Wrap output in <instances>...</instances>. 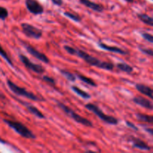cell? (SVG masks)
<instances>
[{
	"mask_svg": "<svg viewBox=\"0 0 153 153\" xmlns=\"http://www.w3.org/2000/svg\"><path fill=\"white\" fill-rule=\"evenodd\" d=\"M64 49L68 54L82 58L87 64L91 66H93V67H98V68L103 69V70H109V71L113 70L114 67V65L112 63L98 59V58L92 56L90 54L87 53L84 50L79 49L78 48L76 49V48L72 47V46H68V45H64Z\"/></svg>",
	"mask_w": 153,
	"mask_h": 153,
	"instance_id": "cell-1",
	"label": "cell"
},
{
	"mask_svg": "<svg viewBox=\"0 0 153 153\" xmlns=\"http://www.w3.org/2000/svg\"><path fill=\"white\" fill-rule=\"evenodd\" d=\"M3 121H4L6 125H7L13 131H16L21 137L26 139H32V140L37 138L35 134L22 123L19 122V121L11 120L7 119H3Z\"/></svg>",
	"mask_w": 153,
	"mask_h": 153,
	"instance_id": "cell-2",
	"label": "cell"
},
{
	"mask_svg": "<svg viewBox=\"0 0 153 153\" xmlns=\"http://www.w3.org/2000/svg\"><path fill=\"white\" fill-rule=\"evenodd\" d=\"M7 87H8L9 89H10L13 94H16V95L17 96H19V97H25V98H27L28 99V100L35 102L46 101L44 98L38 97V96L33 94L32 92L28 91L25 88H22V87L18 86L17 85H16L14 82H13L11 80H10V79H7Z\"/></svg>",
	"mask_w": 153,
	"mask_h": 153,
	"instance_id": "cell-3",
	"label": "cell"
},
{
	"mask_svg": "<svg viewBox=\"0 0 153 153\" xmlns=\"http://www.w3.org/2000/svg\"><path fill=\"white\" fill-rule=\"evenodd\" d=\"M56 103L58 107L59 108H61L65 114H67L69 117L73 119V120L76 121V123H78L81 124V125H83L87 127L94 126L93 123L91 122V120H89L87 119V118L81 116V115H79V114L76 113L73 109L70 108L68 107L67 105H66L64 103L61 102L60 101H56Z\"/></svg>",
	"mask_w": 153,
	"mask_h": 153,
	"instance_id": "cell-4",
	"label": "cell"
},
{
	"mask_svg": "<svg viewBox=\"0 0 153 153\" xmlns=\"http://www.w3.org/2000/svg\"><path fill=\"white\" fill-rule=\"evenodd\" d=\"M85 108L87 110L90 111L95 115H97L105 123L113 126H117L119 123V120L116 117L104 114V112L99 108V106L94 104V103H87L85 105Z\"/></svg>",
	"mask_w": 153,
	"mask_h": 153,
	"instance_id": "cell-5",
	"label": "cell"
},
{
	"mask_svg": "<svg viewBox=\"0 0 153 153\" xmlns=\"http://www.w3.org/2000/svg\"><path fill=\"white\" fill-rule=\"evenodd\" d=\"M21 28L23 34L28 38L39 40L43 36V31L33 25L27 22H23L21 24Z\"/></svg>",
	"mask_w": 153,
	"mask_h": 153,
	"instance_id": "cell-6",
	"label": "cell"
},
{
	"mask_svg": "<svg viewBox=\"0 0 153 153\" xmlns=\"http://www.w3.org/2000/svg\"><path fill=\"white\" fill-rule=\"evenodd\" d=\"M19 58L21 62H22V64L28 70L34 72L37 74H43V73H44L46 72V70H45V68L43 66L33 63L32 61H30L23 54H19Z\"/></svg>",
	"mask_w": 153,
	"mask_h": 153,
	"instance_id": "cell-7",
	"label": "cell"
},
{
	"mask_svg": "<svg viewBox=\"0 0 153 153\" xmlns=\"http://www.w3.org/2000/svg\"><path fill=\"white\" fill-rule=\"evenodd\" d=\"M23 45L24 46H25V49L27 50V52H28L31 56L37 58V60L40 61L41 62L44 63V64H49V63H50V60H49V58H48L44 53L39 52L37 49H36L35 48L33 47L31 45L27 44V43H23Z\"/></svg>",
	"mask_w": 153,
	"mask_h": 153,
	"instance_id": "cell-8",
	"label": "cell"
},
{
	"mask_svg": "<svg viewBox=\"0 0 153 153\" xmlns=\"http://www.w3.org/2000/svg\"><path fill=\"white\" fill-rule=\"evenodd\" d=\"M25 4L28 11L35 16L44 12V7L37 0H25Z\"/></svg>",
	"mask_w": 153,
	"mask_h": 153,
	"instance_id": "cell-9",
	"label": "cell"
},
{
	"mask_svg": "<svg viewBox=\"0 0 153 153\" xmlns=\"http://www.w3.org/2000/svg\"><path fill=\"white\" fill-rule=\"evenodd\" d=\"M98 46L100 49H103V50L108 51V52H113V53L119 54V55H129L130 52L127 50H124V49H121V48L117 47V46H109V45L105 44V43H102V42L100 41L98 42Z\"/></svg>",
	"mask_w": 153,
	"mask_h": 153,
	"instance_id": "cell-10",
	"label": "cell"
},
{
	"mask_svg": "<svg viewBox=\"0 0 153 153\" xmlns=\"http://www.w3.org/2000/svg\"><path fill=\"white\" fill-rule=\"evenodd\" d=\"M129 140L131 141V146H132L133 148H135V149L143 151H149L152 149L151 146H149L147 143H145L141 139L137 138V137H131Z\"/></svg>",
	"mask_w": 153,
	"mask_h": 153,
	"instance_id": "cell-11",
	"label": "cell"
},
{
	"mask_svg": "<svg viewBox=\"0 0 153 153\" xmlns=\"http://www.w3.org/2000/svg\"><path fill=\"white\" fill-rule=\"evenodd\" d=\"M131 100L134 104L137 105L141 106V107L148 109V110H153V103L144 97L137 96V97H133Z\"/></svg>",
	"mask_w": 153,
	"mask_h": 153,
	"instance_id": "cell-12",
	"label": "cell"
},
{
	"mask_svg": "<svg viewBox=\"0 0 153 153\" xmlns=\"http://www.w3.org/2000/svg\"><path fill=\"white\" fill-rule=\"evenodd\" d=\"M79 1L84 6L91 9L95 12L102 13L105 10V7L102 4H98V3H96L94 1H91V0H79Z\"/></svg>",
	"mask_w": 153,
	"mask_h": 153,
	"instance_id": "cell-13",
	"label": "cell"
},
{
	"mask_svg": "<svg viewBox=\"0 0 153 153\" xmlns=\"http://www.w3.org/2000/svg\"><path fill=\"white\" fill-rule=\"evenodd\" d=\"M135 88L142 94L146 96L153 100V89L152 88L144 85V84L137 83L135 85Z\"/></svg>",
	"mask_w": 153,
	"mask_h": 153,
	"instance_id": "cell-14",
	"label": "cell"
},
{
	"mask_svg": "<svg viewBox=\"0 0 153 153\" xmlns=\"http://www.w3.org/2000/svg\"><path fill=\"white\" fill-rule=\"evenodd\" d=\"M23 104L25 105L27 110H28V111H29V113H31V114H33L34 116H35L36 117L39 118V119H43V120L46 119V116H45V115L43 114L42 113V112L40 111L37 108H36L35 106L32 105L28 104V103H25V102H23Z\"/></svg>",
	"mask_w": 153,
	"mask_h": 153,
	"instance_id": "cell-15",
	"label": "cell"
},
{
	"mask_svg": "<svg viewBox=\"0 0 153 153\" xmlns=\"http://www.w3.org/2000/svg\"><path fill=\"white\" fill-rule=\"evenodd\" d=\"M135 117L137 120H139L140 122L146 123L153 125V115L146 114L142 113H137L135 114Z\"/></svg>",
	"mask_w": 153,
	"mask_h": 153,
	"instance_id": "cell-16",
	"label": "cell"
},
{
	"mask_svg": "<svg viewBox=\"0 0 153 153\" xmlns=\"http://www.w3.org/2000/svg\"><path fill=\"white\" fill-rule=\"evenodd\" d=\"M71 89L73 92L76 93L78 96L82 97V98L84 99V100H89V99L91 98V96L90 95L88 92L83 91V90H82L81 88H79V87L76 86V85H73V86H71Z\"/></svg>",
	"mask_w": 153,
	"mask_h": 153,
	"instance_id": "cell-17",
	"label": "cell"
},
{
	"mask_svg": "<svg viewBox=\"0 0 153 153\" xmlns=\"http://www.w3.org/2000/svg\"><path fill=\"white\" fill-rule=\"evenodd\" d=\"M76 77H77V79H79V80L82 81V82H84V83L87 84V85H90V86L91 87H94V88H95V87H97V84L92 79H91V78L87 77V76H84V75L80 74V73H76Z\"/></svg>",
	"mask_w": 153,
	"mask_h": 153,
	"instance_id": "cell-18",
	"label": "cell"
},
{
	"mask_svg": "<svg viewBox=\"0 0 153 153\" xmlns=\"http://www.w3.org/2000/svg\"><path fill=\"white\" fill-rule=\"evenodd\" d=\"M137 17L141 22L146 25L153 27V17L146 14V13H137Z\"/></svg>",
	"mask_w": 153,
	"mask_h": 153,
	"instance_id": "cell-19",
	"label": "cell"
},
{
	"mask_svg": "<svg viewBox=\"0 0 153 153\" xmlns=\"http://www.w3.org/2000/svg\"><path fill=\"white\" fill-rule=\"evenodd\" d=\"M116 67L119 70L126 73H131L134 70V68L126 63H117L116 64Z\"/></svg>",
	"mask_w": 153,
	"mask_h": 153,
	"instance_id": "cell-20",
	"label": "cell"
},
{
	"mask_svg": "<svg viewBox=\"0 0 153 153\" xmlns=\"http://www.w3.org/2000/svg\"><path fill=\"white\" fill-rule=\"evenodd\" d=\"M59 72L60 73L64 76V77H65L66 79H67L68 81H70V82H73L76 80V79H77L76 74H73V73H71V72L68 71V70H64V69H60Z\"/></svg>",
	"mask_w": 153,
	"mask_h": 153,
	"instance_id": "cell-21",
	"label": "cell"
},
{
	"mask_svg": "<svg viewBox=\"0 0 153 153\" xmlns=\"http://www.w3.org/2000/svg\"><path fill=\"white\" fill-rule=\"evenodd\" d=\"M64 15L65 16H67V18L71 19V20L74 21V22H81L82 19V18L81 17L78 13H73V12L71 11H65L64 13Z\"/></svg>",
	"mask_w": 153,
	"mask_h": 153,
	"instance_id": "cell-22",
	"label": "cell"
},
{
	"mask_svg": "<svg viewBox=\"0 0 153 153\" xmlns=\"http://www.w3.org/2000/svg\"><path fill=\"white\" fill-rule=\"evenodd\" d=\"M0 56H1V58H2L3 59H4V61H5L6 62L9 64V65L11 66L12 67H13V61H12V60L10 59V57L8 56L7 52H6L4 49H3V47L1 46V44H0Z\"/></svg>",
	"mask_w": 153,
	"mask_h": 153,
	"instance_id": "cell-23",
	"label": "cell"
},
{
	"mask_svg": "<svg viewBox=\"0 0 153 153\" xmlns=\"http://www.w3.org/2000/svg\"><path fill=\"white\" fill-rule=\"evenodd\" d=\"M41 79L43 80V82H46V84H48L49 85L52 87H55L56 85V82H55V79L51 76H43L41 77Z\"/></svg>",
	"mask_w": 153,
	"mask_h": 153,
	"instance_id": "cell-24",
	"label": "cell"
},
{
	"mask_svg": "<svg viewBox=\"0 0 153 153\" xmlns=\"http://www.w3.org/2000/svg\"><path fill=\"white\" fill-rule=\"evenodd\" d=\"M8 10L6 7L0 6V19L1 20H5L8 17Z\"/></svg>",
	"mask_w": 153,
	"mask_h": 153,
	"instance_id": "cell-25",
	"label": "cell"
},
{
	"mask_svg": "<svg viewBox=\"0 0 153 153\" xmlns=\"http://www.w3.org/2000/svg\"><path fill=\"white\" fill-rule=\"evenodd\" d=\"M140 35H141L142 37H143L144 40H146V41L153 43V35H152V34H149V33L147 32H141L140 33Z\"/></svg>",
	"mask_w": 153,
	"mask_h": 153,
	"instance_id": "cell-26",
	"label": "cell"
},
{
	"mask_svg": "<svg viewBox=\"0 0 153 153\" xmlns=\"http://www.w3.org/2000/svg\"><path fill=\"white\" fill-rule=\"evenodd\" d=\"M139 49H140V52L142 53L145 54V55H148V56H151L153 57V49H149V48H142V47H139Z\"/></svg>",
	"mask_w": 153,
	"mask_h": 153,
	"instance_id": "cell-27",
	"label": "cell"
},
{
	"mask_svg": "<svg viewBox=\"0 0 153 153\" xmlns=\"http://www.w3.org/2000/svg\"><path fill=\"white\" fill-rule=\"evenodd\" d=\"M126 123L127 126H128V128H131V129L134 130V131H138V130H139L138 128H137V127L136 126L134 125V124L133 123L130 122V121L126 120Z\"/></svg>",
	"mask_w": 153,
	"mask_h": 153,
	"instance_id": "cell-28",
	"label": "cell"
},
{
	"mask_svg": "<svg viewBox=\"0 0 153 153\" xmlns=\"http://www.w3.org/2000/svg\"><path fill=\"white\" fill-rule=\"evenodd\" d=\"M55 5L57 6H61L64 4V1L63 0H50Z\"/></svg>",
	"mask_w": 153,
	"mask_h": 153,
	"instance_id": "cell-29",
	"label": "cell"
},
{
	"mask_svg": "<svg viewBox=\"0 0 153 153\" xmlns=\"http://www.w3.org/2000/svg\"><path fill=\"white\" fill-rule=\"evenodd\" d=\"M145 131L153 136V128H145Z\"/></svg>",
	"mask_w": 153,
	"mask_h": 153,
	"instance_id": "cell-30",
	"label": "cell"
},
{
	"mask_svg": "<svg viewBox=\"0 0 153 153\" xmlns=\"http://www.w3.org/2000/svg\"><path fill=\"white\" fill-rule=\"evenodd\" d=\"M126 1H127V2L128 3H133L134 1V0H125Z\"/></svg>",
	"mask_w": 153,
	"mask_h": 153,
	"instance_id": "cell-31",
	"label": "cell"
}]
</instances>
